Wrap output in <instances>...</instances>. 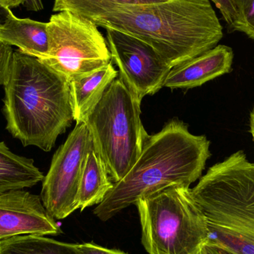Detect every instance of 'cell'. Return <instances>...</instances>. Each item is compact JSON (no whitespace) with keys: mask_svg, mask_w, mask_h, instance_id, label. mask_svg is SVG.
Here are the masks:
<instances>
[{"mask_svg":"<svg viewBox=\"0 0 254 254\" xmlns=\"http://www.w3.org/2000/svg\"><path fill=\"white\" fill-rule=\"evenodd\" d=\"M113 185L105 163L95 150L92 140L79 186L78 209L83 211L87 207L101 204L113 189Z\"/></svg>","mask_w":254,"mask_h":254,"instance_id":"14","label":"cell"},{"mask_svg":"<svg viewBox=\"0 0 254 254\" xmlns=\"http://www.w3.org/2000/svg\"><path fill=\"white\" fill-rule=\"evenodd\" d=\"M107 30L112 61L119 67V77L141 102L164 87L172 69L161 55L140 39L118 30Z\"/></svg>","mask_w":254,"mask_h":254,"instance_id":"9","label":"cell"},{"mask_svg":"<svg viewBox=\"0 0 254 254\" xmlns=\"http://www.w3.org/2000/svg\"><path fill=\"white\" fill-rule=\"evenodd\" d=\"M44 177L34 160L16 155L0 142V193L32 188Z\"/></svg>","mask_w":254,"mask_h":254,"instance_id":"15","label":"cell"},{"mask_svg":"<svg viewBox=\"0 0 254 254\" xmlns=\"http://www.w3.org/2000/svg\"><path fill=\"white\" fill-rule=\"evenodd\" d=\"M3 86L7 131L24 146L52 150L74 121L68 80L38 58L17 50Z\"/></svg>","mask_w":254,"mask_h":254,"instance_id":"2","label":"cell"},{"mask_svg":"<svg viewBox=\"0 0 254 254\" xmlns=\"http://www.w3.org/2000/svg\"><path fill=\"white\" fill-rule=\"evenodd\" d=\"M214 3L224 19L228 25V30L231 29L238 18L237 4L235 0H210Z\"/></svg>","mask_w":254,"mask_h":254,"instance_id":"19","label":"cell"},{"mask_svg":"<svg viewBox=\"0 0 254 254\" xmlns=\"http://www.w3.org/2000/svg\"><path fill=\"white\" fill-rule=\"evenodd\" d=\"M165 0H55L53 11H67L92 21L119 6L161 2Z\"/></svg>","mask_w":254,"mask_h":254,"instance_id":"17","label":"cell"},{"mask_svg":"<svg viewBox=\"0 0 254 254\" xmlns=\"http://www.w3.org/2000/svg\"><path fill=\"white\" fill-rule=\"evenodd\" d=\"M249 125H250V132L251 134H252V138H253L254 143V108L252 110V111L251 112Z\"/></svg>","mask_w":254,"mask_h":254,"instance_id":"24","label":"cell"},{"mask_svg":"<svg viewBox=\"0 0 254 254\" xmlns=\"http://www.w3.org/2000/svg\"><path fill=\"white\" fill-rule=\"evenodd\" d=\"M234 52L229 46L216 47L173 67L164 82V87L170 89H192L232 70Z\"/></svg>","mask_w":254,"mask_h":254,"instance_id":"11","label":"cell"},{"mask_svg":"<svg viewBox=\"0 0 254 254\" xmlns=\"http://www.w3.org/2000/svg\"><path fill=\"white\" fill-rule=\"evenodd\" d=\"M196 254H228L225 253L222 249H219L217 246L206 242L200 248Z\"/></svg>","mask_w":254,"mask_h":254,"instance_id":"23","label":"cell"},{"mask_svg":"<svg viewBox=\"0 0 254 254\" xmlns=\"http://www.w3.org/2000/svg\"><path fill=\"white\" fill-rule=\"evenodd\" d=\"M191 194L205 216L207 243L254 254V163L243 150L210 167Z\"/></svg>","mask_w":254,"mask_h":254,"instance_id":"4","label":"cell"},{"mask_svg":"<svg viewBox=\"0 0 254 254\" xmlns=\"http://www.w3.org/2000/svg\"><path fill=\"white\" fill-rule=\"evenodd\" d=\"M140 103L118 77L85 122L113 183L135 164L149 137L140 119Z\"/></svg>","mask_w":254,"mask_h":254,"instance_id":"5","label":"cell"},{"mask_svg":"<svg viewBox=\"0 0 254 254\" xmlns=\"http://www.w3.org/2000/svg\"><path fill=\"white\" fill-rule=\"evenodd\" d=\"M92 22L140 39L171 68L216 47L223 37V27L210 0L119 6Z\"/></svg>","mask_w":254,"mask_h":254,"instance_id":"1","label":"cell"},{"mask_svg":"<svg viewBox=\"0 0 254 254\" xmlns=\"http://www.w3.org/2000/svg\"><path fill=\"white\" fill-rule=\"evenodd\" d=\"M210 142L195 135L184 122L173 120L149 135L126 176L113 185L94 214L103 222L114 217L140 198L169 187L190 188L200 179L210 158Z\"/></svg>","mask_w":254,"mask_h":254,"instance_id":"3","label":"cell"},{"mask_svg":"<svg viewBox=\"0 0 254 254\" xmlns=\"http://www.w3.org/2000/svg\"><path fill=\"white\" fill-rule=\"evenodd\" d=\"M0 254H80L76 244L45 236L22 235L0 241Z\"/></svg>","mask_w":254,"mask_h":254,"instance_id":"16","label":"cell"},{"mask_svg":"<svg viewBox=\"0 0 254 254\" xmlns=\"http://www.w3.org/2000/svg\"><path fill=\"white\" fill-rule=\"evenodd\" d=\"M49 52L42 62L68 82L89 75L112 63L107 39L92 21L67 11L47 22Z\"/></svg>","mask_w":254,"mask_h":254,"instance_id":"7","label":"cell"},{"mask_svg":"<svg viewBox=\"0 0 254 254\" xmlns=\"http://www.w3.org/2000/svg\"><path fill=\"white\" fill-rule=\"evenodd\" d=\"M91 143L86 124H76L52 158L49 172L42 182L40 198L55 219H65L78 209L79 186Z\"/></svg>","mask_w":254,"mask_h":254,"instance_id":"8","label":"cell"},{"mask_svg":"<svg viewBox=\"0 0 254 254\" xmlns=\"http://www.w3.org/2000/svg\"><path fill=\"white\" fill-rule=\"evenodd\" d=\"M61 233L39 195L24 190L0 193V241L16 236H57Z\"/></svg>","mask_w":254,"mask_h":254,"instance_id":"10","label":"cell"},{"mask_svg":"<svg viewBox=\"0 0 254 254\" xmlns=\"http://www.w3.org/2000/svg\"><path fill=\"white\" fill-rule=\"evenodd\" d=\"M6 1H7V0H0V6L2 5Z\"/></svg>","mask_w":254,"mask_h":254,"instance_id":"26","label":"cell"},{"mask_svg":"<svg viewBox=\"0 0 254 254\" xmlns=\"http://www.w3.org/2000/svg\"><path fill=\"white\" fill-rule=\"evenodd\" d=\"M4 19V15H3L2 13H0V25L1 23H2Z\"/></svg>","mask_w":254,"mask_h":254,"instance_id":"25","label":"cell"},{"mask_svg":"<svg viewBox=\"0 0 254 254\" xmlns=\"http://www.w3.org/2000/svg\"><path fill=\"white\" fill-rule=\"evenodd\" d=\"M20 5L31 11H39L43 8L42 0H7L0 7L11 9Z\"/></svg>","mask_w":254,"mask_h":254,"instance_id":"22","label":"cell"},{"mask_svg":"<svg viewBox=\"0 0 254 254\" xmlns=\"http://www.w3.org/2000/svg\"><path fill=\"white\" fill-rule=\"evenodd\" d=\"M4 19L0 25V41L16 46L25 55L43 59L49 52L47 22L16 17L11 10L2 8Z\"/></svg>","mask_w":254,"mask_h":254,"instance_id":"12","label":"cell"},{"mask_svg":"<svg viewBox=\"0 0 254 254\" xmlns=\"http://www.w3.org/2000/svg\"><path fill=\"white\" fill-rule=\"evenodd\" d=\"M76 246L80 254H128L122 251L101 247L94 243L76 244Z\"/></svg>","mask_w":254,"mask_h":254,"instance_id":"21","label":"cell"},{"mask_svg":"<svg viewBox=\"0 0 254 254\" xmlns=\"http://www.w3.org/2000/svg\"><path fill=\"white\" fill-rule=\"evenodd\" d=\"M14 51L11 46L0 41V86H4Z\"/></svg>","mask_w":254,"mask_h":254,"instance_id":"20","label":"cell"},{"mask_svg":"<svg viewBox=\"0 0 254 254\" xmlns=\"http://www.w3.org/2000/svg\"><path fill=\"white\" fill-rule=\"evenodd\" d=\"M135 205L148 254H196L207 242V221L190 188L169 187L140 198Z\"/></svg>","mask_w":254,"mask_h":254,"instance_id":"6","label":"cell"},{"mask_svg":"<svg viewBox=\"0 0 254 254\" xmlns=\"http://www.w3.org/2000/svg\"><path fill=\"white\" fill-rule=\"evenodd\" d=\"M113 64L89 75L69 82L73 118L76 124L85 123L112 82L119 77Z\"/></svg>","mask_w":254,"mask_h":254,"instance_id":"13","label":"cell"},{"mask_svg":"<svg viewBox=\"0 0 254 254\" xmlns=\"http://www.w3.org/2000/svg\"><path fill=\"white\" fill-rule=\"evenodd\" d=\"M238 18L230 31L244 33L254 40V0H235Z\"/></svg>","mask_w":254,"mask_h":254,"instance_id":"18","label":"cell"}]
</instances>
